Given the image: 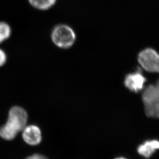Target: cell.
I'll return each mask as SVG.
<instances>
[{
    "label": "cell",
    "mask_w": 159,
    "mask_h": 159,
    "mask_svg": "<svg viewBox=\"0 0 159 159\" xmlns=\"http://www.w3.org/2000/svg\"><path fill=\"white\" fill-rule=\"evenodd\" d=\"M32 6L37 9L45 11L54 6L56 0H29Z\"/></svg>",
    "instance_id": "8"
},
{
    "label": "cell",
    "mask_w": 159,
    "mask_h": 159,
    "mask_svg": "<svg viewBox=\"0 0 159 159\" xmlns=\"http://www.w3.org/2000/svg\"><path fill=\"white\" fill-rule=\"evenodd\" d=\"M76 34L69 26L60 24L54 27L52 32V40L59 48L66 49L71 48L76 41Z\"/></svg>",
    "instance_id": "2"
},
{
    "label": "cell",
    "mask_w": 159,
    "mask_h": 159,
    "mask_svg": "<svg viewBox=\"0 0 159 159\" xmlns=\"http://www.w3.org/2000/svg\"><path fill=\"white\" fill-rule=\"evenodd\" d=\"M157 86V87L159 89V80L157 82L156 84H155Z\"/></svg>",
    "instance_id": "12"
},
{
    "label": "cell",
    "mask_w": 159,
    "mask_h": 159,
    "mask_svg": "<svg viewBox=\"0 0 159 159\" xmlns=\"http://www.w3.org/2000/svg\"><path fill=\"white\" fill-rule=\"evenodd\" d=\"M146 79L140 71L129 74L125 80V85L129 90L138 92L143 88Z\"/></svg>",
    "instance_id": "5"
},
{
    "label": "cell",
    "mask_w": 159,
    "mask_h": 159,
    "mask_svg": "<svg viewBox=\"0 0 159 159\" xmlns=\"http://www.w3.org/2000/svg\"><path fill=\"white\" fill-rule=\"evenodd\" d=\"M116 159H126V158H123V157H120V158H117Z\"/></svg>",
    "instance_id": "13"
},
{
    "label": "cell",
    "mask_w": 159,
    "mask_h": 159,
    "mask_svg": "<svg viewBox=\"0 0 159 159\" xmlns=\"http://www.w3.org/2000/svg\"><path fill=\"white\" fill-rule=\"evenodd\" d=\"M25 159H48L47 157L44 156L43 155H39V154H35L32 155L30 156L27 157Z\"/></svg>",
    "instance_id": "11"
},
{
    "label": "cell",
    "mask_w": 159,
    "mask_h": 159,
    "mask_svg": "<svg viewBox=\"0 0 159 159\" xmlns=\"http://www.w3.org/2000/svg\"><path fill=\"white\" fill-rule=\"evenodd\" d=\"M158 73H159V67H158Z\"/></svg>",
    "instance_id": "14"
},
{
    "label": "cell",
    "mask_w": 159,
    "mask_h": 159,
    "mask_svg": "<svg viewBox=\"0 0 159 159\" xmlns=\"http://www.w3.org/2000/svg\"><path fill=\"white\" fill-rule=\"evenodd\" d=\"M158 149H159V141L153 140L145 142L139 146L138 152L142 156L148 158Z\"/></svg>",
    "instance_id": "7"
},
{
    "label": "cell",
    "mask_w": 159,
    "mask_h": 159,
    "mask_svg": "<svg viewBox=\"0 0 159 159\" xmlns=\"http://www.w3.org/2000/svg\"><path fill=\"white\" fill-rule=\"evenodd\" d=\"M7 61V56L3 50L0 48V66H3Z\"/></svg>",
    "instance_id": "10"
},
{
    "label": "cell",
    "mask_w": 159,
    "mask_h": 159,
    "mask_svg": "<svg viewBox=\"0 0 159 159\" xmlns=\"http://www.w3.org/2000/svg\"><path fill=\"white\" fill-rule=\"evenodd\" d=\"M28 114L23 108L13 107L9 110L6 123L0 128V137L7 141L13 140L26 126Z\"/></svg>",
    "instance_id": "1"
},
{
    "label": "cell",
    "mask_w": 159,
    "mask_h": 159,
    "mask_svg": "<svg viewBox=\"0 0 159 159\" xmlns=\"http://www.w3.org/2000/svg\"><path fill=\"white\" fill-rule=\"evenodd\" d=\"M146 114L148 117L159 118V90L156 85H149L142 95Z\"/></svg>",
    "instance_id": "3"
},
{
    "label": "cell",
    "mask_w": 159,
    "mask_h": 159,
    "mask_svg": "<svg viewBox=\"0 0 159 159\" xmlns=\"http://www.w3.org/2000/svg\"><path fill=\"white\" fill-rule=\"evenodd\" d=\"M23 139L30 145L36 146L40 143L42 134L40 128L36 125L26 126L23 130Z\"/></svg>",
    "instance_id": "6"
},
{
    "label": "cell",
    "mask_w": 159,
    "mask_h": 159,
    "mask_svg": "<svg viewBox=\"0 0 159 159\" xmlns=\"http://www.w3.org/2000/svg\"><path fill=\"white\" fill-rule=\"evenodd\" d=\"M11 30L7 23L0 22V43L8 39L11 35Z\"/></svg>",
    "instance_id": "9"
},
{
    "label": "cell",
    "mask_w": 159,
    "mask_h": 159,
    "mask_svg": "<svg viewBox=\"0 0 159 159\" xmlns=\"http://www.w3.org/2000/svg\"><path fill=\"white\" fill-rule=\"evenodd\" d=\"M139 63L145 70L149 72H158L159 65V54L152 48L142 50L138 57Z\"/></svg>",
    "instance_id": "4"
}]
</instances>
